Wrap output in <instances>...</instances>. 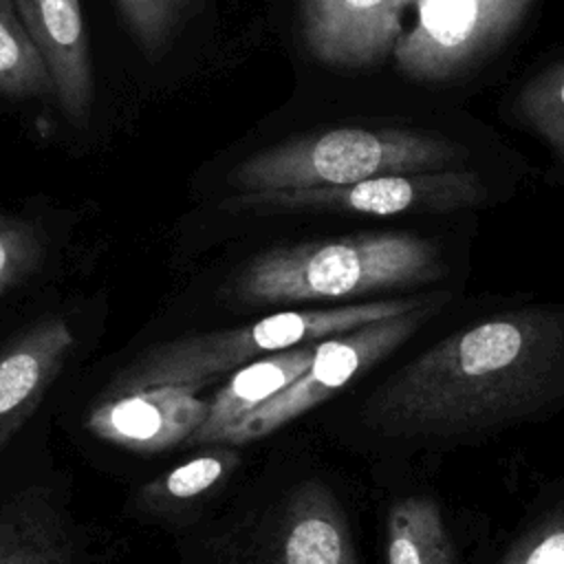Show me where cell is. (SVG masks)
<instances>
[{"instance_id": "obj_1", "label": "cell", "mask_w": 564, "mask_h": 564, "mask_svg": "<svg viewBox=\"0 0 564 564\" xmlns=\"http://www.w3.org/2000/svg\"><path fill=\"white\" fill-rule=\"evenodd\" d=\"M564 401V304L494 313L438 339L366 401L390 438L447 441L496 432Z\"/></svg>"}, {"instance_id": "obj_2", "label": "cell", "mask_w": 564, "mask_h": 564, "mask_svg": "<svg viewBox=\"0 0 564 564\" xmlns=\"http://www.w3.org/2000/svg\"><path fill=\"white\" fill-rule=\"evenodd\" d=\"M438 247L410 231H364L284 245L249 260L231 284L245 304H297L416 289L447 275Z\"/></svg>"}, {"instance_id": "obj_3", "label": "cell", "mask_w": 564, "mask_h": 564, "mask_svg": "<svg viewBox=\"0 0 564 564\" xmlns=\"http://www.w3.org/2000/svg\"><path fill=\"white\" fill-rule=\"evenodd\" d=\"M425 300L427 295H412L335 308L282 311L247 326L163 341L123 368L108 386L106 394L154 386H178L198 392L264 355L350 333L416 308Z\"/></svg>"}, {"instance_id": "obj_4", "label": "cell", "mask_w": 564, "mask_h": 564, "mask_svg": "<svg viewBox=\"0 0 564 564\" xmlns=\"http://www.w3.org/2000/svg\"><path fill=\"white\" fill-rule=\"evenodd\" d=\"M469 150L403 128H333L264 148L227 176L236 192L352 185L375 176L465 167Z\"/></svg>"}, {"instance_id": "obj_5", "label": "cell", "mask_w": 564, "mask_h": 564, "mask_svg": "<svg viewBox=\"0 0 564 564\" xmlns=\"http://www.w3.org/2000/svg\"><path fill=\"white\" fill-rule=\"evenodd\" d=\"M487 200L482 176L469 167L388 174L352 185H322L267 192H236L218 203L229 214L337 212V214H445Z\"/></svg>"}, {"instance_id": "obj_6", "label": "cell", "mask_w": 564, "mask_h": 564, "mask_svg": "<svg viewBox=\"0 0 564 564\" xmlns=\"http://www.w3.org/2000/svg\"><path fill=\"white\" fill-rule=\"evenodd\" d=\"M445 300V293H432L416 308L319 341L311 366L295 383L234 427L218 434L214 445H245L258 441L291 423L300 414L317 408L355 377L364 375L368 368L405 344L441 311Z\"/></svg>"}, {"instance_id": "obj_7", "label": "cell", "mask_w": 564, "mask_h": 564, "mask_svg": "<svg viewBox=\"0 0 564 564\" xmlns=\"http://www.w3.org/2000/svg\"><path fill=\"white\" fill-rule=\"evenodd\" d=\"M533 0H416L414 22L392 57L416 84H447L491 57L522 24Z\"/></svg>"}, {"instance_id": "obj_8", "label": "cell", "mask_w": 564, "mask_h": 564, "mask_svg": "<svg viewBox=\"0 0 564 564\" xmlns=\"http://www.w3.org/2000/svg\"><path fill=\"white\" fill-rule=\"evenodd\" d=\"M416 0H302L300 31L306 51L330 68H370L392 55L403 13Z\"/></svg>"}, {"instance_id": "obj_9", "label": "cell", "mask_w": 564, "mask_h": 564, "mask_svg": "<svg viewBox=\"0 0 564 564\" xmlns=\"http://www.w3.org/2000/svg\"><path fill=\"white\" fill-rule=\"evenodd\" d=\"M207 401L178 386H154L104 394L86 416V427L104 443L130 452H163L187 443L205 423Z\"/></svg>"}, {"instance_id": "obj_10", "label": "cell", "mask_w": 564, "mask_h": 564, "mask_svg": "<svg viewBox=\"0 0 564 564\" xmlns=\"http://www.w3.org/2000/svg\"><path fill=\"white\" fill-rule=\"evenodd\" d=\"M15 7L48 66L59 108L86 126L95 86L79 0H15Z\"/></svg>"}, {"instance_id": "obj_11", "label": "cell", "mask_w": 564, "mask_h": 564, "mask_svg": "<svg viewBox=\"0 0 564 564\" xmlns=\"http://www.w3.org/2000/svg\"><path fill=\"white\" fill-rule=\"evenodd\" d=\"M75 335L66 319L46 317L0 355V449L35 412L62 372Z\"/></svg>"}, {"instance_id": "obj_12", "label": "cell", "mask_w": 564, "mask_h": 564, "mask_svg": "<svg viewBox=\"0 0 564 564\" xmlns=\"http://www.w3.org/2000/svg\"><path fill=\"white\" fill-rule=\"evenodd\" d=\"M271 564H357L344 511L322 482L302 485L286 505Z\"/></svg>"}, {"instance_id": "obj_13", "label": "cell", "mask_w": 564, "mask_h": 564, "mask_svg": "<svg viewBox=\"0 0 564 564\" xmlns=\"http://www.w3.org/2000/svg\"><path fill=\"white\" fill-rule=\"evenodd\" d=\"M317 344L271 352L231 372L212 399H207V419L185 445H214L218 434L284 392L306 372Z\"/></svg>"}, {"instance_id": "obj_14", "label": "cell", "mask_w": 564, "mask_h": 564, "mask_svg": "<svg viewBox=\"0 0 564 564\" xmlns=\"http://www.w3.org/2000/svg\"><path fill=\"white\" fill-rule=\"evenodd\" d=\"M70 555L62 516L40 489L0 507V564H70Z\"/></svg>"}, {"instance_id": "obj_15", "label": "cell", "mask_w": 564, "mask_h": 564, "mask_svg": "<svg viewBox=\"0 0 564 564\" xmlns=\"http://www.w3.org/2000/svg\"><path fill=\"white\" fill-rule=\"evenodd\" d=\"M388 564H454V546L438 505L405 496L388 513Z\"/></svg>"}, {"instance_id": "obj_16", "label": "cell", "mask_w": 564, "mask_h": 564, "mask_svg": "<svg viewBox=\"0 0 564 564\" xmlns=\"http://www.w3.org/2000/svg\"><path fill=\"white\" fill-rule=\"evenodd\" d=\"M0 93L18 99L55 95L48 66L29 35L15 0H0Z\"/></svg>"}, {"instance_id": "obj_17", "label": "cell", "mask_w": 564, "mask_h": 564, "mask_svg": "<svg viewBox=\"0 0 564 564\" xmlns=\"http://www.w3.org/2000/svg\"><path fill=\"white\" fill-rule=\"evenodd\" d=\"M516 112L564 167V59L542 68L520 88Z\"/></svg>"}, {"instance_id": "obj_18", "label": "cell", "mask_w": 564, "mask_h": 564, "mask_svg": "<svg viewBox=\"0 0 564 564\" xmlns=\"http://www.w3.org/2000/svg\"><path fill=\"white\" fill-rule=\"evenodd\" d=\"M240 463L238 452L234 449H212L200 456H194L192 460L165 471L159 480H154L145 489V498L150 502H183L198 498L220 485Z\"/></svg>"}, {"instance_id": "obj_19", "label": "cell", "mask_w": 564, "mask_h": 564, "mask_svg": "<svg viewBox=\"0 0 564 564\" xmlns=\"http://www.w3.org/2000/svg\"><path fill=\"white\" fill-rule=\"evenodd\" d=\"M117 4L130 33L150 57L167 44L192 0H117Z\"/></svg>"}, {"instance_id": "obj_20", "label": "cell", "mask_w": 564, "mask_h": 564, "mask_svg": "<svg viewBox=\"0 0 564 564\" xmlns=\"http://www.w3.org/2000/svg\"><path fill=\"white\" fill-rule=\"evenodd\" d=\"M42 253V236L31 223L0 214V295L31 275Z\"/></svg>"}, {"instance_id": "obj_21", "label": "cell", "mask_w": 564, "mask_h": 564, "mask_svg": "<svg viewBox=\"0 0 564 564\" xmlns=\"http://www.w3.org/2000/svg\"><path fill=\"white\" fill-rule=\"evenodd\" d=\"M498 564H564V511L527 531Z\"/></svg>"}]
</instances>
